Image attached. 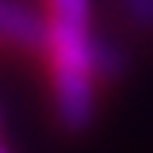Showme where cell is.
<instances>
[{"label":"cell","instance_id":"obj_3","mask_svg":"<svg viewBox=\"0 0 153 153\" xmlns=\"http://www.w3.org/2000/svg\"><path fill=\"white\" fill-rule=\"evenodd\" d=\"M88 68H92V78H99V82H112V78L123 75L126 55L116 48L112 41L92 38V48H88Z\"/></svg>","mask_w":153,"mask_h":153},{"label":"cell","instance_id":"obj_5","mask_svg":"<svg viewBox=\"0 0 153 153\" xmlns=\"http://www.w3.org/2000/svg\"><path fill=\"white\" fill-rule=\"evenodd\" d=\"M0 153H7V150H4V146H0Z\"/></svg>","mask_w":153,"mask_h":153},{"label":"cell","instance_id":"obj_1","mask_svg":"<svg viewBox=\"0 0 153 153\" xmlns=\"http://www.w3.org/2000/svg\"><path fill=\"white\" fill-rule=\"evenodd\" d=\"M92 0H48V61L55 112L65 129L82 133L95 116V78L88 68Z\"/></svg>","mask_w":153,"mask_h":153},{"label":"cell","instance_id":"obj_4","mask_svg":"<svg viewBox=\"0 0 153 153\" xmlns=\"http://www.w3.org/2000/svg\"><path fill=\"white\" fill-rule=\"evenodd\" d=\"M123 4L136 27H153V0H123Z\"/></svg>","mask_w":153,"mask_h":153},{"label":"cell","instance_id":"obj_2","mask_svg":"<svg viewBox=\"0 0 153 153\" xmlns=\"http://www.w3.org/2000/svg\"><path fill=\"white\" fill-rule=\"evenodd\" d=\"M0 38L17 48L38 51L48 41V21L17 0H0Z\"/></svg>","mask_w":153,"mask_h":153}]
</instances>
